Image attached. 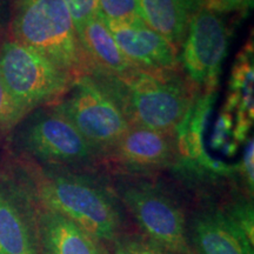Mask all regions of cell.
<instances>
[{
    "mask_svg": "<svg viewBox=\"0 0 254 254\" xmlns=\"http://www.w3.org/2000/svg\"><path fill=\"white\" fill-rule=\"evenodd\" d=\"M55 105L101 157L131 126L113 94L93 74L74 79L65 97Z\"/></svg>",
    "mask_w": 254,
    "mask_h": 254,
    "instance_id": "7",
    "label": "cell"
},
{
    "mask_svg": "<svg viewBox=\"0 0 254 254\" xmlns=\"http://www.w3.org/2000/svg\"><path fill=\"white\" fill-rule=\"evenodd\" d=\"M37 208L39 254H103L100 244L69 219Z\"/></svg>",
    "mask_w": 254,
    "mask_h": 254,
    "instance_id": "14",
    "label": "cell"
},
{
    "mask_svg": "<svg viewBox=\"0 0 254 254\" xmlns=\"http://www.w3.org/2000/svg\"><path fill=\"white\" fill-rule=\"evenodd\" d=\"M21 182L39 207L64 215L100 245L124 236L123 204L113 187L80 170L27 165Z\"/></svg>",
    "mask_w": 254,
    "mask_h": 254,
    "instance_id": "1",
    "label": "cell"
},
{
    "mask_svg": "<svg viewBox=\"0 0 254 254\" xmlns=\"http://www.w3.org/2000/svg\"><path fill=\"white\" fill-rule=\"evenodd\" d=\"M253 5V0H204L205 8L214 13H230V12L243 11Z\"/></svg>",
    "mask_w": 254,
    "mask_h": 254,
    "instance_id": "24",
    "label": "cell"
},
{
    "mask_svg": "<svg viewBox=\"0 0 254 254\" xmlns=\"http://www.w3.org/2000/svg\"><path fill=\"white\" fill-rule=\"evenodd\" d=\"M189 233L195 254H254V245L220 208L199 211Z\"/></svg>",
    "mask_w": 254,
    "mask_h": 254,
    "instance_id": "13",
    "label": "cell"
},
{
    "mask_svg": "<svg viewBox=\"0 0 254 254\" xmlns=\"http://www.w3.org/2000/svg\"><path fill=\"white\" fill-rule=\"evenodd\" d=\"M71 14L75 32L98 15L97 0H63Z\"/></svg>",
    "mask_w": 254,
    "mask_h": 254,
    "instance_id": "21",
    "label": "cell"
},
{
    "mask_svg": "<svg viewBox=\"0 0 254 254\" xmlns=\"http://www.w3.org/2000/svg\"><path fill=\"white\" fill-rule=\"evenodd\" d=\"M77 36L91 64L92 73L118 75L135 67L123 55L109 25L99 14L78 30Z\"/></svg>",
    "mask_w": 254,
    "mask_h": 254,
    "instance_id": "15",
    "label": "cell"
},
{
    "mask_svg": "<svg viewBox=\"0 0 254 254\" xmlns=\"http://www.w3.org/2000/svg\"><path fill=\"white\" fill-rule=\"evenodd\" d=\"M182 46L180 65L189 81L204 93H215L230 46V31L222 18L204 6L196 9Z\"/></svg>",
    "mask_w": 254,
    "mask_h": 254,
    "instance_id": "8",
    "label": "cell"
},
{
    "mask_svg": "<svg viewBox=\"0 0 254 254\" xmlns=\"http://www.w3.org/2000/svg\"><path fill=\"white\" fill-rule=\"evenodd\" d=\"M148 240L173 254H195L182 207L160 187L141 179L122 178L113 187Z\"/></svg>",
    "mask_w": 254,
    "mask_h": 254,
    "instance_id": "6",
    "label": "cell"
},
{
    "mask_svg": "<svg viewBox=\"0 0 254 254\" xmlns=\"http://www.w3.org/2000/svg\"><path fill=\"white\" fill-rule=\"evenodd\" d=\"M222 211L243 232L247 240L254 245V211L252 201H250V199L240 196L234 201L230 202L227 207L222 208Z\"/></svg>",
    "mask_w": 254,
    "mask_h": 254,
    "instance_id": "19",
    "label": "cell"
},
{
    "mask_svg": "<svg viewBox=\"0 0 254 254\" xmlns=\"http://www.w3.org/2000/svg\"><path fill=\"white\" fill-rule=\"evenodd\" d=\"M253 43L247 44L234 63L230 77V90L224 106L236 111V116L253 120Z\"/></svg>",
    "mask_w": 254,
    "mask_h": 254,
    "instance_id": "17",
    "label": "cell"
},
{
    "mask_svg": "<svg viewBox=\"0 0 254 254\" xmlns=\"http://www.w3.org/2000/svg\"><path fill=\"white\" fill-rule=\"evenodd\" d=\"M217 98L215 93L196 95L189 112L176 129L177 161L190 171L212 174H231L234 168L211 158L206 150L205 134Z\"/></svg>",
    "mask_w": 254,
    "mask_h": 254,
    "instance_id": "12",
    "label": "cell"
},
{
    "mask_svg": "<svg viewBox=\"0 0 254 254\" xmlns=\"http://www.w3.org/2000/svg\"><path fill=\"white\" fill-rule=\"evenodd\" d=\"M253 138L247 140V144L244 150L243 157H241V161L239 163V170L240 178L243 179L244 184H245L247 192L251 195L253 194L254 190V170H253Z\"/></svg>",
    "mask_w": 254,
    "mask_h": 254,
    "instance_id": "23",
    "label": "cell"
},
{
    "mask_svg": "<svg viewBox=\"0 0 254 254\" xmlns=\"http://www.w3.org/2000/svg\"><path fill=\"white\" fill-rule=\"evenodd\" d=\"M92 74L109 88L131 125L154 131L176 133L196 98L192 85L176 72L134 67L118 75Z\"/></svg>",
    "mask_w": 254,
    "mask_h": 254,
    "instance_id": "2",
    "label": "cell"
},
{
    "mask_svg": "<svg viewBox=\"0 0 254 254\" xmlns=\"http://www.w3.org/2000/svg\"><path fill=\"white\" fill-rule=\"evenodd\" d=\"M9 31L11 39L37 51L74 79L92 73L63 0H18Z\"/></svg>",
    "mask_w": 254,
    "mask_h": 254,
    "instance_id": "3",
    "label": "cell"
},
{
    "mask_svg": "<svg viewBox=\"0 0 254 254\" xmlns=\"http://www.w3.org/2000/svg\"><path fill=\"white\" fill-rule=\"evenodd\" d=\"M200 2H201V4H204V0H200Z\"/></svg>",
    "mask_w": 254,
    "mask_h": 254,
    "instance_id": "26",
    "label": "cell"
},
{
    "mask_svg": "<svg viewBox=\"0 0 254 254\" xmlns=\"http://www.w3.org/2000/svg\"><path fill=\"white\" fill-rule=\"evenodd\" d=\"M107 25L123 55L135 67L155 72L179 69V49L148 27L141 19Z\"/></svg>",
    "mask_w": 254,
    "mask_h": 254,
    "instance_id": "11",
    "label": "cell"
},
{
    "mask_svg": "<svg viewBox=\"0 0 254 254\" xmlns=\"http://www.w3.org/2000/svg\"><path fill=\"white\" fill-rule=\"evenodd\" d=\"M37 209L23 182L0 180V254H39Z\"/></svg>",
    "mask_w": 254,
    "mask_h": 254,
    "instance_id": "10",
    "label": "cell"
},
{
    "mask_svg": "<svg viewBox=\"0 0 254 254\" xmlns=\"http://www.w3.org/2000/svg\"><path fill=\"white\" fill-rule=\"evenodd\" d=\"M19 119L13 109L7 92H6L4 81L0 75V136L11 133L17 127Z\"/></svg>",
    "mask_w": 254,
    "mask_h": 254,
    "instance_id": "22",
    "label": "cell"
},
{
    "mask_svg": "<svg viewBox=\"0 0 254 254\" xmlns=\"http://www.w3.org/2000/svg\"><path fill=\"white\" fill-rule=\"evenodd\" d=\"M0 75L19 123L40 107L59 103L74 81L51 60L11 38L0 43Z\"/></svg>",
    "mask_w": 254,
    "mask_h": 254,
    "instance_id": "4",
    "label": "cell"
},
{
    "mask_svg": "<svg viewBox=\"0 0 254 254\" xmlns=\"http://www.w3.org/2000/svg\"><path fill=\"white\" fill-rule=\"evenodd\" d=\"M98 14L107 24L138 20V0H97Z\"/></svg>",
    "mask_w": 254,
    "mask_h": 254,
    "instance_id": "18",
    "label": "cell"
},
{
    "mask_svg": "<svg viewBox=\"0 0 254 254\" xmlns=\"http://www.w3.org/2000/svg\"><path fill=\"white\" fill-rule=\"evenodd\" d=\"M103 157L127 174L157 172L177 163L176 133L131 125Z\"/></svg>",
    "mask_w": 254,
    "mask_h": 254,
    "instance_id": "9",
    "label": "cell"
},
{
    "mask_svg": "<svg viewBox=\"0 0 254 254\" xmlns=\"http://www.w3.org/2000/svg\"><path fill=\"white\" fill-rule=\"evenodd\" d=\"M9 23L7 0H0V37L4 33L6 26Z\"/></svg>",
    "mask_w": 254,
    "mask_h": 254,
    "instance_id": "25",
    "label": "cell"
},
{
    "mask_svg": "<svg viewBox=\"0 0 254 254\" xmlns=\"http://www.w3.org/2000/svg\"><path fill=\"white\" fill-rule=\"evenodd\" d=\"M116 254H173L147 238L124 234L114 243Z\"/></svg>",
    "mask_w": 254,
    "mask_h": 254,
    "instance_id": "20",
    "label": "cell"
},
{
    "mask_svg": "<svg viewBox=\"0 0 254 254\" xmlns=\"http://www.w3.org/2000/svg\"><path fill=\"white\" fill-rule=\"evenodd\" d=\"M200 0H138L139 18L179 49Z\"/></svg>",
    "mask_w": 254,
    "mask_h": 254,
    "instance_id": "16",
    "label": "cell"
},
{
    "mask_svg": "<svg viewBox=\"0 0 254 254\" xmlns=\"http://www.w3.org/2000/svg\"><path fill=\"white\" fill-rule=\"evenodd\" d=\"M13 131L18 147L41 166L84 171L101 158L56 105L31 112Z\"/></svg>",
    "mask_w": 254,
    "mask_h": 254,
    "instance_id": "5",
    "label": "cell"
}]
</instances>
